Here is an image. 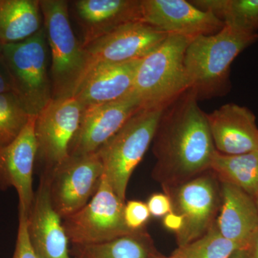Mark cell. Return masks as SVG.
I'll return each mask as SVG.
<instances>
[{
    "label": "cell",
    "instance_id": "6da1fadb",
    "mask_svg": "<svg viewBox=\"0 0 258 258\" xmlns=\"http://www.w3.org/2000/svg\"><path fill=\"white\" fill-rule=\"evenodd\" d=\"M190 90L166 107L152 142L153 179L167 194L211 169L216 152L206 113Z\"/></svg>",
    "mask_w": 258,
    "mask_h": 258
},
{
    "label": "cell",
    "instance_id": "7a4b0ae2",
    "mask_svg": "<svg viewBox=\"0 0 258 258\" xmlns=\"http://www.w3.org/2000/svg\"><path fill=\"white\" fill-rule=\"evenodd\" d=\"M257 40L256 31L225 25L214 35L191 40L185 52L184 63L189 89L198 101L225 96L230 91L231 64Z\"/></svg>",
    "mask_w": 258,
    "mask_h": 258
},
{
    "label": "cell",
    "instance_id": "3957f363",
    "mask_svg": "<svg viewBox=\"0 0 258 258\" xmlns=\"http://www.w3.org/2000/svg\"><path fill=\"white\" fill-rule=\"evenodd\" d=\"M191 40L169 34L164 42L141 60L132 93L143 109H164L189 90L184 55Z\"/></svg>",
    "mask_w": 258,
    "mask_h": 258
},
{
    "label": "cell",
    "instance_id": "277c9868",
    "mask_svg": "<svg viewBox=\"0 0 258 258\" xmlns=\"http://www.w3.org/2000/svg\"><path fill=\"white\" fill-rule=\"evenodd\" d=\"M40 5L50 51L52 98L74 96L86 78L88 60L71 27L69 3L40 0Z\"/></svg>",
    "mask_w": 258,
    "mask_h": 258
},
{
    "label": "cell",
    "instance_id": "5b68a950",
    "mask_svg": "<svg viewBox=\"0 0 258 258\" xmlns=\"http://www.w3.org/2000/svg\"><path fill=\"white\" fill-rule=\"evenodd\" d=\"M48 51L42 27L27 40L3 45L0 57L11 81L12 93L32 116H36L52 99Z\"/></svg>",
    "mask_w": 258,
    "mask_h": 258
},
{
    "label": "cell",
    "instance_id": "8992f818",
    "mask_svg": "<svg viewBox=\"0 0 258 258\" xmlns=\"http://www.w3.org/2000/svg\"><path fill=\"white\" fill-rule=\"evenodd\" d=\"M164 109L139 110L96 152L103 176L123 202L131 176L152 144Z\"/></svg>",
    "mask_w": 258,
    "mask_h": 258
},
{
    "label": "cell",
    "instance_id": "52a82bcc",
    "mask_svg": "<svg viewBox=\"0 0 258 258\" xmlns=\"http://www.w3.org/2000/svg\"><path fill=\"white\" fill-rule=\"evenodd\" d=\"M74 96L52 98L35 117L36 163L40 176H49L70 157L83 112Z\"/></svg>",
    "mask_w": 258,
    "mask_h": 258
},
{
    "label": "cell",
    "instance_id": "ba28073f",
    "mask_svg": "<svg viewBox=\"0 0 258 258\" xmlns=\"http://www.w3.org/2000/svg\"><path fill=\"white\" fill-rule=\"evenodd\" d=\"M125 203L103 175L98 191L87 205L63 219L70 242L78 245L103 243L133 232L125 224Z\"/></svg>",
    "mask_w": 258,
    "mask_h": 258
},
{
    "label": "cell",
    "instance_id": "9c48e42d",
    "mask_svg": "<svg viewBox=\"0 0 258 258\" xmlns=\"http://www.w3.org/2000/svg\"><path fill=\"white\" fill-rule=\"evenodd\" d=\"M172 211L183 217L184 225L176 234L178 247L198 240L216 221L221 205L220 182L210 169L167 193Z\"/></svg>",
    "mask_w": 258,
    "mask_h": 258
},
{
    "label": "cell",
    "instance_id": "30bf717a",
    "mask_svg": "<svg viewBox=\"0 0 258 258\" xmlns=\"http://www.w3.org/2000/svg\"><path fill=\"white\" fill-rule=\"evenodd\" d=\"M103 166L97 153L70 156L49 176L51 203L62 220L87 205L99 187Z\"/></svg>",
    "mask_w": 258,
    "mask_h": 258
},
{
    "label": "cell",
    "instance_id": "8fae6325",
    "mask_svg": "<svg viewBox=\"0 0 258 258\" xmlns=\"http://www.w3.org/2000/svg\"><path fill=\"white\" fill-rule=\"evenodd\" d=\"M167 36L166 32L143 21L123 25L84 47L88 60L86 76L98 64L142 60Z\"/></svg>",
    "mask_w": 258,
    "mask_h": 258
},
{
    "label": "cell",
    "instance_id": "7c38bea8",
    "mask_svg": "<svg viewBox=\"0 0 258 258\" xmlns=\"http://www.w3.org/2000/svg\"><path fill=\"white\" fill-rule=\"evenodd\" d=\"M142 20L169 34L190 40L217 33L225 24L210 12L186 0H141Z\"/></svg>",
    "mask_w": 258,
    "mask_h": 258
},
{
    "label": "cell",
    "instance_id": "4fadbf2b",
    "mask_svg": "<svg viewBox=\"0 0 258 258\" xmlns=\"http://www.w3.org/2000/svg\"><path fill=\"white\" fill-rule=\"evenodd\" d=\"M140 109V102L132 91L117 101L84 108L70 156L96 153Z\"/></svg>",
    "mask_w": 258,
    "mask_h": 258
},
{
    "label": "cell",
    "instance_id": "5bb4252c",
    "mask_svg": "<svg viewBox=\"0 0 258 258\" xmlns=\"http://www.w3.org/2000/svg\"><path fill=\"white\" fill-rule=\"evenodd\" d=\"M35 117L32 116L20 135L0 148V189L14 187L19 198V212L28 215L33 203L32 186L37 157Z\"/></svg>",
    "mask_w": 258,
    "mask_h": 258
},
{
    "label": "cell",
    "instance_id": "9a60e30c",
    "mask_svg": "<svg viewBox=\"0 0 258 258\" xmlns=\"http://www.w3.org/2000/svg\"><path fill=\"white\" fill-rule=\"evenodd\" d=\"M62 220L51 203L48 181L40 176L28 216L29 237L38 258H74Z\"/></svg>",
    "mask_w": 258,
    "mask_h": 258
},
{
    "label": "cell",
    "instance_id": "2e32d148",
    "mask_svg": "<svg viewBox=\"0 0 258 258\" xmlns=\"http://www.w3.org/2000/svg\"><path fill=\"white\" fill-rule=\"evenodd\" d=\"M206 116L217 152L239 155L258 150L256 117L247 107L227 103Z\"/></svg>",
    "mask_w": 258,
    "mask_h": 258
},
{
    "label": "cell",
    "instance_id": "e0dca14e",
    "mask_svg": "<svg viewBox=\"0 0 258 258\" xmlns=\"http://www.w3.org/2000/svg\"><path fill=\"white\" fill-rule=\"evenodd\" d=\"M74 5L83 47L123 25L142 21L141 0H77Z\"/></svg>",
    "mask_w": 258,
    "mask_h": 258
},
{
    "label": "cell",
    "instance_id": "ac0fdd59",
    "mask_svg": "<svg viewBox=\"0 0 258 258\" xmlns=\"http://www.w3.org/2000/svg\"><path fill=\"white\" fill-rule=\"evenodd\" d=\"M140 61L98 64L88 73L74 98L86 108L127 96L132 91Z\"/></svg>",
    "mask_w": 258,
    "mask_h": 258
},
{
    "label": "cell",
    "instance_id": "d6986e66",
    "mask_svg": "<svg viewBox=\"0 0 258 258\" xmlns=\"http://www.w3.org/2000/svg\"><path fill=\"white\" fill-rule=\"evenodd\" d=\"M221 205L217 230L227 240L244 249L258 229V211L254 198L243 190L220 182Z\"/></svg>",
    "mask_w": 258,
    "mask_h": 258
},
{
    "label": "cell",
    "instance_id": "ffe728a7",
    "mask_svg": "<svg viewBox=\"0 0 258 258\" xmlns=\"http://www.w3.org/2000/svg\"><path fill=\"white\" fill-rule=\"evenodd\" d=\"M40 0H0V43H17L41 30Z\"/></svg>",
    "mask_w": 258,
    "mask_h": 258
},
{
    "label": "cell",
    "instance_id": "44dd1931",
    "mask_svg": "<svg viewBox=\"0 0 258 258\" xmlns=\"http://www.w3.org/2000/svg\"><path fill=\"white\" fill-rule=\"evenodd\" d=\"M159 251L147 229L103 243L73 244L74 258H150Z\"/></svg>",
    "mask_w": 258,
    "mask_h": 258
},
{
    "label": "cell",
    "instance_id": "7402d4cb",
    "mask_svg": "<svg viewBox=\"0 0 258 258\" xmlns=\"http://www.w3.org/2000/svg\"><path fill=\"white\" fill-rule=\"evenodd\" d=\"M211 170L220 182L237 186L253 198L258 193V150L239 155L216 151Z\"/></svg>",
    "mask_w": 258,
    "mask_h": 258
},
{
    "label": "cell",
    "instance_id": "603a6c76",
    "mask_svg": "<svg viewBox=\"0 0 258 258\" xmlns=\"http://www.w3.org/2000/svg\"><path fill=\"white\" fill-rule=\"evenodd\" d=\"M191 3L210 12L225 25L245 31L258 30V0H193Z\"/></svg>",
    "mask_w": 258,
    "mask_h": 258
},
{
    "label": "cell",
    "instance_id": "cb8c5ba5",
    "mask_svg": "<svg viewBox=\"0 0 258 258\" xmlns=\"http://www.w3.org/2000/svg\"><path fill=\"white\" fill-rule=\"evenodd\" d=\"M240 247L220 233L216 223L205 235L182 247H178L171 255L175 258H230Z\"/></svg>",
    "mask_w": 258,
    "mask_h": 258
},
{
    "label": "cell",
    "instance_id": "d4e9b609",
    "mask_svg": "<svg viewBox=\"0 0 258 258\" xmlns=\"http://www.w3.org/2000/svg\"><path fill=\"white\" fill-rule=\"evenodd\" d=\"M31 117L13 93L0 94V148L15 140Z\"/></svg>",
    "mask_w": 258,
    "mask_h": 258
},
{
    "label": "cell",
    "instance_id": "484cf974",
    "mask_svg": "<svg viewBox=\"0 0 258 258\" xmlns=\"http://www.w3.org/2000/svg\"><path fill=\"white\" fill-rule=\"evenodd\" d=\"M151 215L147 203L139 200L125 202L123 217L127 228L132 232L143 230L150 220Z\"/></svg>",
    "mask_w": 258,
    "mask_h": 258
},
{
    "label": "cell",
    "instance_id": "4316f807",
    "mask_svg": "<svg viewBox=\"0 0 258 258\" xmlns=\"http://www.w3.org/2000/svg\"><path fill=\"white\" fill-rule=\"evenodd\" d=\"M13 258H38L29 237L28 215L22 212H19L18 237Z\"/></svg>",
    "mask_w": 258,
    "mask_h": 258
},
{
    "label": "cell",
    "instance_id": "83f0119b",
    "mask_svg": "<svg viewBox=\"0 0 258 258\" xmlns=\"http://www.w3.org/2000/svg\"><path fill=\"white\" fill-rule=\"evenodd\" d=\"M147 205L153 217H164L173 210L170 197L164 192L153 194L148 199Z\"/></svg>",
    "mask_w": 258,
    "mask_h": 258
},
{
    "label": "cell",
    "instance_id": "f1b7e54d",
    "mask_svg": "<svg viewBox=\"0 0 258 258\" xmlns=\"http://www.w3.org/2000/svg\"><path fill=\"white\" fill-rule=\"evenodd\" d=\"M163 224L167 230L174 233H179L184 225L183 217L175 212L172 211L163 217Z\"/></svg>",
    "mask_w": 258,
    "mask_h": 258
},
{
    "label": "cell",
    "instance_id": "f546056e",
    "mask_svg": "<svg viewBox=\"0 0 258 258\" xmlns=\"http://www.w3.org/2000/svg\"><path fill=\"white\" fill-rule=\"evenodd\" d=\"M244 249L245 258H258V229L251 237Z\"/></svg>",
    "mask_w": 258,
    "mask_h": 258
},
{
    "label": "cell",
    "instance_id": "4dcf8cb0",
    "mask_svg": "<svg viewBox=\"0 0 258 258\" xmlns=\"http://www.w3.org/2000/svg\"><path fill=\"white\" fill-rule=\"evenodd\" d=\"M12 92L11 81L6 69L0 62V94Z\"/></svg>",
    "mask_w": 258,
    "mask_h": 258
},
{
    "label": "cell",
    "instance_id": "1f68e13d",
    "mask_svg": "<svg viewBox=\"0 0 258 258\" xmlns=\"http://www.w3.org/2000/svg\"><path fill=\"white\" fill-rule=\"evenodd\" d=\"M230 258H245V252L244 249L236 250Z\"/></svg>",
    "mask_w": 258,
    "mask_h": 258
},
{
    "label": "cell",
    "instance_id": "d6a6232c",
    "mask_svg": "<svg viewBox=\"0 0 258 258\" xmlns=\"http://www.w3.org/2000/svg\"><path fill=\"white\" fill-rule=\"evenodd\" d=\"M150 258H175L173 257V256H169V257H166V256L163 255V254H161L160 252H158L157 254H154V255H153L152 257H151Z\"/></svg>",
    "mask_w": 258,
    "mask_h": 258
},
{
    "label": "cell",
    "instance_id": "836d02e7",
    "mask_svg": "<svg viewBox=\"0 0 258 258\" xmlns=\"http://www.w3.org/2000/svg\"><path fill=\"white\" fill-rule=\"evenodd\" d=\"M254 202H255L256 207H257V211H258V193L254 197Z\"/></svg>",
    "mask_w": 258,
    "mask_h": 258
},
{
    "label": "cell",
    "instance_id": "e575fe53",
    "mask_svg": "<svg viewBox=\"0 0 258 258\" xmlns=\"http://www.w3.org/2000/svg\"><path fill=\"white\" fill-rule=\"evenodd\" d=\"M3 45H3V44L0 43V57H1L2 52H3Z\"/></svg>",
    "mask_w": 258,
    "mask_h": 258
}]
</instances>
